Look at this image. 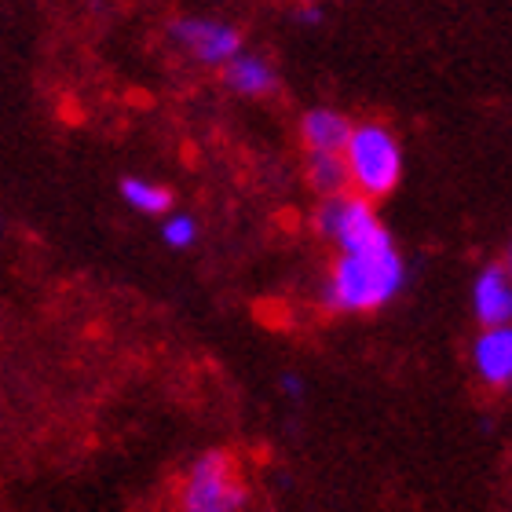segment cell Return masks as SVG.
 I'll return each instance as SVG.
<instances>
[{
    "mask_svg": "<svg viewBox=\"0 0 512 512\" xmlns=\"http://www.w3.org/2000/svg\"><path fill=\"white\" fill-rule=\"evenodd\" d=\"M406 286V260L399 249H374V253H341L326 275L322 304L344 315H366L384 308Z\"/></svg>",
    "mask_w": 512,
    "mask_h": 512,
    "instance_id": "cell-1",
    "label": "cell"
},
{
    "mask_svg": "<svg viewBox=\"0 0 512 512\" xmlns=\"http://www.w3.org/2000/svg\"><path fill=\"white\" fill-rule=\"evenodd\" d=\"M344 165H348L352 191L377 202V198H388L403 180V147L392 128L363 121L352 128V139L344 147Z\"/></svg>",
    "mask_w": 512,
    "mask_h": 512,
    "instance_id": "cell-2",
    "label": "cell"
},
{
    "mask_svg": "<svg viewBox=\"0 0 512 512\" xmlns=\"http://www.w3.org/2000/svg\"><path fill=\"white\" fill-rule=\"evenodd\" d=\"M315 231H319L337 253H374V249L395 246L384 220L377 216L374 202L359 191H344L333 198H322L315 213Z\"/></svg>",
    "mask_w": 512,
    "mask_h": 512,
    "instance_id": "cell-3",
    "label": "cell"
},
{
    "mask_svg": "<svg viewBox=\"0 0 512 512\" xmlns=\"http://www.w3.org/2000/svg\"><path fill=\"white\" fill-rule=\"evenodd\" d=\"M249 502L238 461L227 450H205L191 461L180 483L183 512H242Z\"/></svg>",
    "mask_w": 512,
    "mask_h": 512,
    "instance_id": "cell-4",
    "label": "cell"
},
{
    "mask_svg": "<svg viewBox=\"0 0 512 512\" xmlns=\"http://www.w3.org/2000/svg\"><path fill=\"white\" fill-rule=\"evenodd\" d=\"M172 44L187 52L194 63L220 66L224 70L235 55H242V33L224 19H202V15H187L169 26Z\"/></svg>",
    "mask_w": 512,
    "mask_h": 512,
    "instance_id": "cell-5",
    "label": "cell"
},
{
    "mask_svg": "<svg viewBox=\"0 0 512 512\" xmlns=\"http://www.w3.org/2000/svg\"><path fill=\"white\" fill-rule=\"evenodd\" d=\"M472 315L480 326L512 322V271L505 264H487L472 278Z\"/></svg>",
    "mask_w": 512,
    "mask_h": 512,
    "instance_id": "cell-6",
    "label": "cell"
},
{
    "mask_svg": "<svg viewBox=\"0 0 512 512\" xmlns=\"http://www.w3.org/2000/svg\"><path fill=\"white\" fill-rule=\"evenodd\" d=\"M472 370L487 388H512V322L483 326L472 341Z\"/></svg>",
    "mask_w": 512,
    "mask_h": 512,
    "instance_id": "cell-7",
    "label": "cell"
},
{
    "mask_svg": "<svg viewBox=\"0 0 512 512\" xmlns=\"http://www.w3.org/2000/svg\"><path fill=\"white\" fill-rule=\"evenodd\" d=\"M352 121L330 107H311L300 118V143L308 154H344L348 139H352Z\"/></svg>",
    "mask_w": 512,
    "mask_h": 512,
    "instance_id": "cell-8",
    "label": "cell"
},
{
    "mask_svg": "<svg viewBox=\"0 0 512 512\" xmlns=\"http://www.w3.org/2000/svg\"><path fill=\"white\" fill-rule=\"evenodd\" d=\"M224 85L231 88L235 96L264 99L278 88V74H275V66L267 63L264 55L242 52L224 66Z\"/></svg>",
    "mask_w": 512,
    "mask_h": 512,
    "instance_id": "cell-9",
    "label": "cell"
},
{
    "mask_svg": "<svg viewBox=\"0 0 512 512\" xmlns=\"http://www.w3.org/2000/svg\"><path fill=\"white\" fill-rule=\"evenodd\" d=\"M121 198H125L128 209H136L139 216H169L172 209V194L154 180H143V176H125L121 180Z\"/></svg>",
    "mask_w": 512,
    "mask_h": 512,
    "instance_id": "cell-10",
    "label": "cell"
},
{
    "mask_svg": "<svg viewBox=\"0 0 512 512\" xmlns=\"http://www.w3.org/2000/svg\"><path fill=\"white\" fill-rule=\"evenodd\" d=\"M308 183L322 198H333V194H344L352 187L348 180V165H344V154H308Z\"/></svg>",
    "mask_w": 512,
    "mask_h": 512,
    "instance_id": "cell-11",
    "label": "cell"
},
{
    "mask_svg": "<svg viewBox=\"0 0 512 512\" xmlns=\"http://www.w3.org/2000/svg\"><path fill=\"white\" fill-rule=\"evenodd\" d=\"M194 238H198V224H194L191 216L183 213H169L161 220V242L169 249H187L194 246Z\"/></svg>",
    "mask_w": 512,
    "mask_h": 512,
    "instance_id": "cell-12",
    "label": "cell"
},
{
    "mask_svg": "<svg viewBox=\"0 0 512 512\" xmlns=\"http://www.w3.org/2000/svg\"><path fill=\"white\" fill-rule=\"evenodd\" d=\"M278 392L286 395V399H304L308 384H304V377H297V374H282L278 377Z\"/></svg>",
    "mask_w": 512,
    "mask_h": 512,
    "instance_id": "cell-13",
    "label": "cell"
},
{
    "mask_svg": "<svg viewBox=\"0 0 512 512\" xmlns=\"http://www.w3.org/2000/svg\"><path fill=\"white\" fill-rule=\"evenodd\" d=\"M297 22H304V26H319V22H322V8H319V4H300V8H297Z\"/></svg>",
    "mask_w": 512,
    "mask_h": 512,
    "instance_id": "cell-14",
    "label": "cell"
},
{
    "mask_svg": "<svg viewBox=\"0 0 512 512\" xmlns=\"http://www.w3.org/2000/svg\"><path fill=\"white\" fill-rule=\"evenodd\" d=\"M505 267L512 271V238H509V249H505Z\"/></svg>",
    "mask_w": 512,
    "mask_h": 512,
    "instance_id": "cell-15",
    "label": "cell"
},
{
    "mask_svg": "<svg viewBox=\"0 0 512 512\" xmlns=\"http://www.w3.org/2000/svg\"><path fill=\"white\" fill-rule=\"evenodd\" d=\"M297 4H322V0H297Z\"/></svg>",
    "mask_w": 512,
    "mask_h": 512,
    "instance_id": "cell-16",
    "label": "cell"
}]
</instances>
